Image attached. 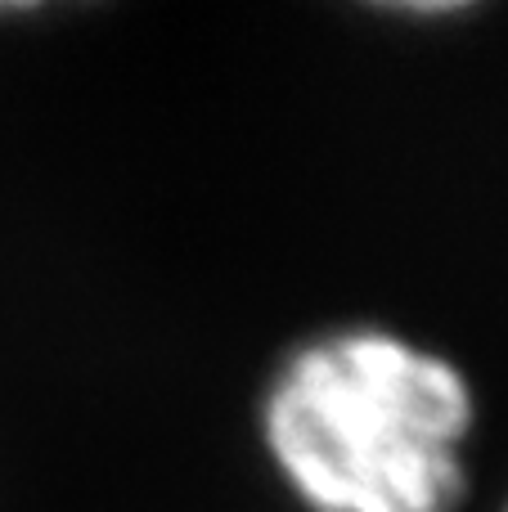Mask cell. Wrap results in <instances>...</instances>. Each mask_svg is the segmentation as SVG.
<instances>
[{
    "label": "cell",
    "mask_w": 508,
    "mask_h": 512,
    "mask_svg": "<svg viewBox=\"0 0 508 512\" xmlns=\"http://www.w3.org/2000/svg\"><path fill=\"white\" fill-rule=\"evenodd\" d=\"M468 418V387L446 360L383 333H342L279 373L266 432L320 512H450Z\"/></svg>",
    "instance_id": "obj_1"
}]
</instances>
